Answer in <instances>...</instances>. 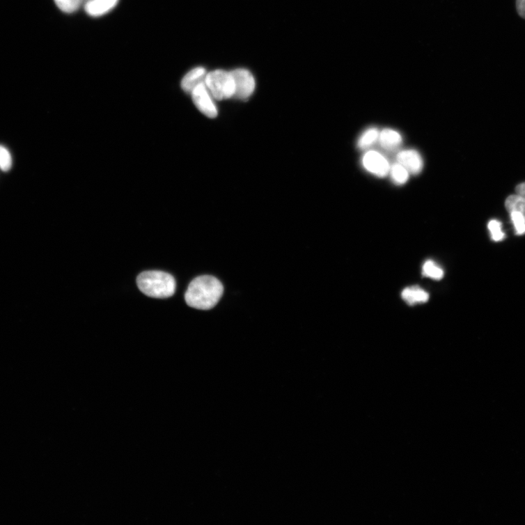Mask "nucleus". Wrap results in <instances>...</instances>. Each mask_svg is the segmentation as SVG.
I'll use <instances>...</instances> for the list:
<instances>
[{
  "label": "nucleus",
  "mask_w": 525,
  "mask_h": 525,
  "mask_svg": "<svg viewBox=\"0 0 525 525\" xmlns=\"http://www.w3.org/2000/svg\"><path fill=\"white\" fill-rule=\"evenodd\" d=\"M205 84L215 100H226L235 95V83L230 72L224 70L211 72L207 74Z\"/></svg>",
  "instance_id": "nucleus-3"
},
{
  "label": "nucleus",
  "mask_w": 525,
  "mask_h": 525,
  "mask_svg": "<svg viewBox=\"0 0 525 525\" xmlns=\"http://www.w3.org/2000/svg\"><path fill=\"white\" fill-rule=\"evenodd\" d=\"M397 162L405 166L409 173L419 174L423 169V162L420 153L414 150H406L397 155Z\"/></svg>",
  "instance_id": "nucleus-7"
},
{
  "label": "nucleus",
  "mask_w": 525,
  "mask_h": 525,
  "mask_svg": "<svg viewBox=\"0 0 525 525\" xmlns=\"http://www.w3.org/2000/svg\"><path fill=\"white\" fill-rule=\"evenodd\" d=\"M136 284L145 295L156 299L173 297L176 290V282L171 274L161 271H147L136 278Z\"/></svg>",
  "instance_id": "nucleus-2"
},
{
  "label": "nucleus",
  "mask_w": 525,
  "mask_h": 525,
  "mask_svg": "<svg viewBox=\"0 0 525 525\" xmlns=\"http://www.w3.org/2000/svg\"><path fill=\"white\" fill-rule=\"evenodd\" d=\"M224 290V286L217 278L210 275L200 276L189 284L185 300L196 310L209 311L217 305Z\"/></svg>",
  "instance_id": "nucleus-1"
},
{
  "label": "nucleus",
  "mask_w": 525,
  "mask_h": 525,
  "mask_svg": "<svg viewBox=\"0 0 525 525\" xmlns=\"http://www.w3.org/2000/svg\"><path fill=\"white\" fill-rule=\"evenodd\" d=\"M57 7L65 13H73L78 10L83 0H54Z\"/></svg>",
  "instance_id": "nucleus-16"
},
{
  "label": "nucleus",
  "mask_w": 525,
  "mask_h": 525,
  "mask_svg": "<svg viewBox=\"0 0 525 525\" xmlns=\"http://www.w3.org/2000/svg\"><path fill=\"white\" fill-rule=\"evenodd\" d=\"M488 228L491 233L492 239L494 241L499 242L503 240L505 234L502 230V224L496 220L489 221Z\"/></svg>",
  "instance_id": "nucleus-18"
},
{
  "label": "nucleus",
  "mask_w": 525,
  "mask_h": 525,
  "mask_svg": "<svg viewBox=\"0 0 525 525\" xmlns=\"http://www.w3.org/2000/svg\"><path fill=\"white\" fill-rule=\"evenodd\" d=\"M378 141L382 148L385 150H393L402 143V137L398 132L386 129L379 133Z\"/></svg>",
  "instance_id": "nucleus-10"
},
{
  "label": "nucleus",
  "mask_w": 525,
  "mask_h": 525,
  "mask_svg": "<svg viewBox=\"0 0 525 525\" xmlns=\"http://www.w3.org/2000/svg\"><path fill=\"white\" fill-rule=\"evenodd\" d=\"M192 99L198 110L207 117L213 118L218 116V110L205 83L198 85L191 92Z\"/></svg>",
  "instance_id": "nucleus-5"
},
{
  "label": "nucleus",
  "mask_w": 525,
  "mask_h": 525,
  "mask_svg": "<svg viewBox=\"0 0 525 525\" xmlns=\"http://www.w3.org/2000/svg\"><path fill=\"white\" fill-rule=\"evenodd\" d=\"M517 9L520 17L525 19V0H517Z\"/></svg>",
  "instance_id": "nucleus-20"
},
{
  "label": "nucleus",
  "mask_w": 525,
  "mask_h": 525,
  "mask_svg": "<svg viewBox=\"0 0 525 525\" xmlns=\"http://www.w3.org/2000/svg\"><path fill=\"white\" fill-rule=\"evenodd\" d=\"M515 191L517 195L525 198V182L518 185Z\"/></svg>",
  "instance_id": "nucleus-21"
},
{
  "label": "nucleus",
  "mask_w": 525,
  "mask_h": 525,
  "mask_svg": "<svg viewBox=\"0 0 525 525\" xmlns=\"http://www.w3.org/2000/svg\"><path fill=\"white\" fill-rule=\"evenodd\" d=\"M118 2V0H89L85 10L91 17H98L111 10Z\"/></svg>",
  "instance_id": "nucleus-9"
},
{
  "label": "nucleus",
  "mask_w": 525,
  "mask_h": 525,
  "mask_svg": "<svg viewBox=\"0 0 525 525\" xmlns=\"http://www.w3.org/2000/svg\"><path fill=\"white\" fill-rule=\"evenodd\" d=\"M206 70L203 68H196L185 75L181 82L183 91L191 93L200 84L205 83Z\"/></svg>",
  "instance_id": "nucleus-8"
},
{
  "label": "nucleus",
  "mask_w": 525,
  "mask_h": 525,
  "mask_svg": "<svg viewBox=\"0 0 525 525\" xmlns=\"http://www.w3.org/2000/svg\"><path fill=\"white\" fill-rule=\"evenodd\" d=\"M402 299L409 305L426 303L429 299L428 293L418 286L405 288L402 292Z\"/></svg>",
  "instance_id": "nucleus-11"
},
{
  "label": "nucleus",
  "mask_w": 525,
  "mask_h": 525,
  "mask_svg": "<svg viewBox=\"0 0 525 525\" xmlns=\"http://www.w3.org/2000/svg\"><path fill=\"white\" fill-rule=\"evenodd\" d=\"M379 132L375 128L366 130L360 137L358 146L361 150H366L373 146L379 139Z\"/></svg>",
  "instance_id": "nucleus-14"
},
{
  "label": "nucleus",
  "mask_w": 525,
  "mask_h": 525,
  "mask_svg": "<svg viewBox=\"0 0 525 525\" xmlns=\"http://www.w3.org/2000/svg\"><path fill=\"white\" fill-rule=\"evenodd\" d=\"M13 165V159L10 151L3 146L0 145V169L3 172H8Z\"/></svg>",
  "instance_id": "nucleus-17"
},
{
  "label": "nucleus",
  "mask_w": 525,
  "mask_h": 525,
  "mask_svg": "<svg viewBox=\"0 0 525 525\" xmlns=\"http://www.w3.org/2000/svg\"><path fill=\"white\" fill-rule=\"evenodd\" d=\"M390 173L392 180L396 185H403L409 179V173L407 171V169L398 162L391 166Z\"/></svg>",
  "instance_id": "nucleus-13"
},
{
  "label": "nucleus",
  "mask_w": 525,
  "mask_h": 525,
  "mask_svg": "<svg viewBox=\"0 0 525 525\" xmlns=\"http://www.w3.org/2000/svg\"><path fill=\"white\" fill-rule=\"evenodd\" d=\"M510 214L517 234L519 235H524L525 233V219L523 215L518 212H512Z\"/></svg>",
  "instance_id": "nucleus-19"
},
{
  "label": "nucleus",
  "mask_w": 525,
  "mask_h": 525,
  "mask_svg": "<svg viewBox=\"0 0 525 525\" xmlns=\"http://www.w3.org/2000/svg\"><path fill=\"white\" fill-rule=\"evenodd\" d=\"M423 274L436 281H440L444 276V271L433 260H427L423 267Z\"/></svg>",
  "instance_id": "nucleus-15"
},
{
  "label": "nucleus",
  "mask_w": 525,
  "mask_h": 525,
  "mask_svg": "<svg viewBox=\"0 0 525 525\" xmlns=\"http://www.w3.org/2000/svg\"><path fill=\"white\" fill-rule=\"evenodd\" d=\"M230 73L235 83L234 97L240 100H248L253 95L256 88L253 75L244 69H237Z\"/></svg>",
  "instance_id": "nucleus-4"
},
{
  "label": "nucleus",
  "mask_w": 525,
  "mask_h": 525,
  "mask_svg": "<svg viewBox=\"0 0 525 525\" xmlns=\"http://www.w3.org/2000/svg\"><path fill=\"white\" fill-rule=\"evenodd\" d=\"M505 206L508 212H518L525 219V198L519 195H512L506 200Z\"/></svg>",
  "instance_id": "nucleus-12"
},
{
  "label": "nucleus",
  "mask_w": 525,
  "mask_h": 525,
  "mask_svg": "<svg viewBox=\"0 0 525 525\" xmlns=\"http://www.w3.org/2000/svg\"><path fill=\"white\" fill-rule=\"evenodd\" d=\"M363 165L367 171L379 178L388 175L390 172L389 162L377 151L366 152L363 157Z\"/></svg>",
  "instance_id": "nucleus-6"
}]
</instances>
